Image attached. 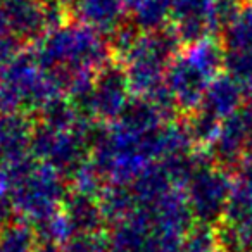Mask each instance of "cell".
I'll list each match as a JSON object with an SVG mask.
<instances>
[{"label":"cell","mask_w":252,"mask_h":252,"mask_svg":"<svg viewBox=\"0 0 252 252\" xmlns=\"http://www.w3.org/2000/svg\"><path fill=\"white\" fill-rule=\"evenodd\" d=\"M36 59L50 67H61L69 74H81L105 59V43L98 32L87 25L59 26L47 35L38 47Z\"/></svg>","instance_id":"1"},{"label":"cell","mask_w":252,"mask_h":252,"mask_svg":"<svg viewBox=\"0 0 252 252\" xmlns=\"http://www.w3.org/2000/svg\"><path fill=\"white\" fill-rule=\"evenodd\" d=\"M171 19L180 42H202L221 26L220 0H173Z\"/></svg>","instance_id":"2"},{"label":"cell","mask_w":252,"mask_h":252,"mask_svg":"<svg viewBox=\"0 0 252 252\" xmlns=\"http://www.w3.org/2000/svg\"><path fill=\"white\" fill-rule=\"evenodd\" d=\"M0 9L16 38L33 40L50 32L45 0H0Z\"/></svg>","instance_id":"3"},{"label":"cell","mask_w":252,"mask_h":252,"mask_svg":"<svg viewBox=\"0 0 252 252\" xmlns=\"http://www.w3.org/2000/svg\"><path fill=\"white\" fill-rule=\"evenodd\" d=\"M231 189L233 185L230 183V178L220 169H209L199 175L193 189L199 213L206 218H214L223 211L226 213Z\"/></svg>","instance_id":"4"},{"label":"cell","mask_w":252,"mask_h":252,"mask_svg":"<svg viewBox=\"0 0 252 252\" xmlns=\"http://www.w3.org/2000/svg\"><path fill=\"white\" fill-rule=\"evenodd\" d=\"M64 4L95 32L114 33L123 25V12L126 11L125 0H64Z\"/></svg>","instance_id":"5"},{"label":"cell","mask_w":252,"mask_h":252,"mask_svg":"<svg viewBox=\"0 0 252 252\" xmlns=\"http://www.w3.org/2000/svg\"><path fill=\"white\" fill-rule=\"evenodd\" d=\"M245 90L235 78L218 76L213 83L209 85L207 92L204 94V107L206 114L213 118H230V116L238 114V109L244 104Z\"/></svg>","instance_id":"6"},{"label":"cell","mask_w":252,"mask_h":252,"mask_svg":"<svg viewBox=\"0 0 252 252\" xmlns=\"http://www.w3.org/2000/svg\"><path fill=\"white\" fill-rule=\"evenodd\" d=\"M214 144H216V156L223 164H240L242 158L247 152L242 112L224 119Z\"/></svg>","instance_id":"7"},{"label":"cell","mask_w":252,"mask_h":252,"mask_svg":"<svg viewBox=\"0 0 252 252\" xmlns=\"http://www.w3.org/2000/svg\"><path fill=\"white\" fill-rule=\"evenodd\" d=\"M226 45L230 50L252 52V4H245L235 12L226 26Z\"/></svg>","instance_id":"8"},{"label":"cell","mask_w":252,"mask_h":252,"mask_svg":"<svg viewBox=\"0 0 252 252\" xmlns=\"http://www.w3.org/2000/svg\"><path fill=\"white\" fill-rule=\"evenodd\" d=\"M230 235L235 249L238 251L251 249L252 251V211H249L235 223H230Z\"/></svg>","instance_id":"9"},{"label":"cell","mask_w":252,"mask_h":252,"mask_svg":"<svg viewBox=\"0 0 252 252\" xmlns=\"http://www.w3.org/2000/svg\"><path fill=\"white\" fill-rule=\"evenodd\" d=\"M245 125V142H247V152L245 154H252V102L244 109L242 112Z\"/></svg>","instance_id":"10"},{"label":"cell","mask_w":252,"mask_h":252,"mask_svg":"<svg viewBox=\"0 0 252 252\" xmlns=\"http://www.w3.org/2000/svg\"><path fill=\"white\" fill-rule=\"evenodd\" d=\"M9 32V25H7V19H5L4 12H2V9H0V38L2 36H5V33Z\"/></svg>","instance_id":"11"},{"label":"cell","mask_w":252,"mask_h":252,"mask_svg":"<svg viewBox=\"0 0 252 252\" xmlns=\"http://www.w3.org/2000/svg\"><path fill=\"white\" fill-rule=\"evenodd\" d=\"M226 2H231V4H238V2H245V0H226Z\"/></svg>","instance_id":"12"}]
</instances>
